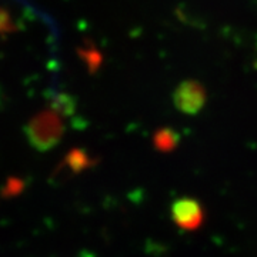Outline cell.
I'll return each instance as SVG.
<instances>
[{"mask_svg": "<svg viewBox=\"0 0 257 257\" xmlns=\"http://www.w3.org/2000/svg\"><path fill=\"white\" fill-rule=\"evenodd\" d=\"M172 217L184 230H196L202 226L204 213L202 204L194 199H177L172 206Z\"/></svg>", "mask_w": 257, "mask_h": 257, "instance_id": "1", "label": "cell"}, {"mask_svg": "<svg viewBox=\"0 0 257 257\" xmlns=\"http://www.w3.org/2000/svg\"><path fill=\"white\" fill-rule=\"evenodd\" d=\"M175 101L179 110L193 114L202 109L204 103V93L197 83H184L177 89Z\"/></svg>", "mask_w": 257, "mask_h": 257, "instance_id": "2", "label": "cell"}, {"mask_svg": "<svg viewBox=\"0 0 257 257\" xmlns=\"http://www.w3.org/2000/svg\"><path fill=\"white\" fill-rule=\"evenodd\" d=\"M12 30V19L5 10H0V32Z\"/></svg>", "mask_w": 257, "mask_h": 257, "instance_id": "3", "label": "cell"}]
</instances>
